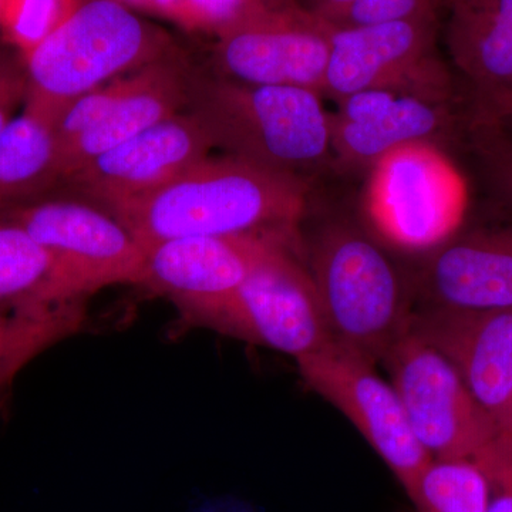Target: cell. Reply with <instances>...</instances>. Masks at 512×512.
Masks as SVG:
<instances>
[{"label":"cell","mask_w":512,"mask_h":512,"mask_svg":"<svg viewBox=\"0 0 512 512\" xmlns=\"http://www.w3.org/2000/svg\"><path fill=\"white\" fill-rule=\"evenodd\" d=\"M301 249L332 339L380 362L410 329L414 291L377 234L328 221Z\"/></svg>","instance_id":"3957f363"},{"label":"cell","mask_w":512,"mask_h":512,"mask_svg":"<svg viewBox=\"0 0 512 512\" xmlns=\"http://www.w3.org/2000/svg\"><path fill=\"white\" fill-rule=\"evenodd\" d=\"M367 212L377 237L404 251L429 252L457 231L456 174L429 144L394 151L373 168Z\"/></svg>","instance_id":"8fae6325"},{"label":"cell","mask_w":512,"mask_h":512,"mask_svg":"<svg viewBox=\"0 0 512 512\" xmlns=\"http://www.w3.org/2000/svg\"><path fill=\"white\" fill-rule=\"evenodd\" d=\"M491 487L480 464L433 458L409 498L419 512H487Z\"/></svg>","instance_id":"603a6c76"},{"label":"cell","mask_w":512,"mask_h":512,"mask_svg":"<svg viewBox=\"0 0 512 512\" xmlns=\"http://www.w3.org/2000/svg\"><path fill=\"white\" fill-rule=\"evenodd\" d=\"M185 111L225 156L309 183L333 168L330 113L315 90L190 73Z\"/></svg>","instance_id":"7a4b0ae2"},{"label":"cell","mask_w":512,"mask_h":512,"mask_svg":"<svg viewBox=\"0 0 512 512\" xmlns=\"http://www.w3.org/2000/svg\"><path fill=\"white\" fill-rule=\"evenodd\" d=\"M443 35L470 107L512 111V0H447Z\"/></svg>","instance_id":"e0dca14e"},{"label":"cell","mask_w":512,"mask_h":512,"mask_svg":"<svg viewBox=\"0 0 512 512\" xmlns=\"http://www.w3.org/2000/svg\"><path fill=\"white\" fill-rule=\"evenodd\" d=\"M413 286L420 308L512 311V220L457 229L427 252Z\"/></svg>","instance_id":"5bb4252c"},{"label":"cell","mask_w":512,"mask_h":512,"mask_svg":"<svg viewBox=\"0 0 512 512\" xmlns=\"http://www.w3.org/2000/svg\"><path fill=\"white\" fill-rule=\"evenodd\" d=\"M188 77L190 73L175 52L127 74L119 99L106 119L60 156L62 181L111 148L184 111Z\"/></svg>","instance_id":"ac0fdd59"},{"label":"cell","mask_w":512,"mask_h":512,"mask_svg":"<svg viewBox=\"0 0 512 512\" xmlns=\"http://www.w3.org/2000/svg\"><path fill=\"white\" fill-rule=\"evenodd\" d=\"M476 463L480 464L490 481L487 512H512V439L503 437Z\"/></svg>","instance_id":"83f0119b"},{"label":"cell","mask_w":512,"mask_h":512,"mask_svg":"<svg viewBox=\"0 0 512 512\" xmlns=\"http://www.w3.org/2000/svg\"><path fill=\"white\" fill-rule=\"evenodd\" d=\"M117 2L123 3L126 6H133V8L148 9L151 0H117Z\"/></svg>","instance_id":"4dcf8cb0"},{"label":"cell","mask_w":512,"mask_h":512,"mask_svg":"<svg viewBox=\"0 0 512 512\" xmlns=\"http://www.w3.org/2000/svg\"><path fill=\"white\" fill-rule=\"evenodd\" d=\"M271 2L279 6V8H291V6L301 5V0H271Z\"/></svg>","instance_id":"1f68e13d"},{"label":"cell","mask_w":512,"mask_h":512,"mask_svg":"<svg viewBox=\"0 0 512 512\" xmlns=\"http://www.w3.org/2000/svg\"><path fill=\"white\" fill-rule=\"evenodd\" d=\"M301 244L276 241L231 295L188 320L298 360L332 340Z\"/></svg>","instance_id":"5b68a950"},{"label":"cell","mask_w":512,"mask_h":512,"mask_svg":"<svg viewBox=\"0 0 512 512\" xmlns=\"http://www.w3.org/2000/svg\"><path fill=\"white\" fill-rule=\"evenodd\" d=\"M309 181L241 158L205 157L156 190L106 207L141 248L168 239L261 235L301 242Z\"/></svg>","instance_id":"6da1fadb"},{"label":"cell","mask_w":512,"mask_h":512,"mask_svg":"<svg viewBox=\"0 0 512 512\" xmlns=\"http://www.w3.org/2000/svg\"><path fill=\"white\" fill-rule=\"evenodd\" d=\"M211 148L204 128L184 110L94 158L67 181L109 207L167 184Z\"/></svg>","instance_id":"2e32d148"},{"label":"cell","mask_w":512,"mask_h":512,"mask_svg":"<svg viewBox=\"0 0 512 512\" xmlns=\"http://www.w3.org/2000/svg\"><path fill=\"white\" fill-rule=\"evenodd\" d=\"M55 123L25 106L0 134V214L62 181Z\"/></svg>","instance_id":"d6986e66"},{"label":"cell","mask_w":512,"mask_h":512,"mask_svg":"<svg viewBox=\"0 0 512 512\" xmlns=\"http://www.w3.org/2000/svg\"><path fill=\"white\" fill-rule=\"evenodd\" d=\"M275 9L282 8L271 0H151L147 10L184 28L220 37Z\"/></svg>","instance_id":"cb8c5ba5"},{"label":"cell","mask_w":512,"mask_h":512,"mask_svg":"<svg viewBox=\"0 0 512 512\" xmlns=\"http://www.w3.org/2000/svg\"><path fill=\"white\" fill-rule=\"evenodd\" d=\"M124 77L111 80L92 92L83 94L79 99L72 101L57 117L55 131L59 158L67 148L72 147L77 140L86 136L106 119L123 90Z\"/></svg>","instance_id":"484cf974"},{"label":"cell","mask_w":512,"mask_h":512,"mask_svg":"<svg viewBox=\"0 0 512 512\" xmlns=\"http://www.w3.org/2000/svg\"><path fill=\"white\" fill-rule=\"evenodd\" d=\"M84 0H3L0 28L10 46L25 59L62 28Z\"/></svg>","instance_id":"d4e9b609"},{"label":"cell","mask_w":512,"mask_h":512,"mask_svg":"<svg viewBox=\"0 0 512 512\" xmlns=\"http://www.w3.org/2000/svg\"><path fill=\"white\" fill-rule=\"evenodd\" d=\"M330 35L332 25L303 6L275 9L217 37L215 59L222 76L237 82L322 94Z\"/></svg>","instance_id":"7c38bea8"},{"label":"cell","mask_w":512,"mask_h":512,"mask_svg":"<svg viewBox=\"0 0 512 512\" xmlns=\"http://www.w3.org/2000/svg\"><path fill=\"white\" fill-rule=\"evenodd\" d=\"M175 52L173 37L117 0H84L23 59L25 106L57 120L72 101Z\"/></svg>","instance_id":"277c9868"},{"label":"cell","mask_w":512,"mask_h":512,"mask_svg":"<svg viewBox=\"0 0 512 512\" xmlns=\"http://www.w3.org/2000/svg\"><path fill=\"white\" fill-rule=\"evenodd\" d=\"M410 330L446 357L505 437H512V311L416 308Z\"/></svg>","instance_id":"4fadbf2b"},{"label":"cell","mask_w":512,"mask_h":512,"mask_svg":"<svg viewBox=\"0 0 512 512\" xmlns=\"http://www.w3.org/2000/svg\"><path fill=\"white\" fill-rule=\"evenodd\" d=\"M441 19L335 28L322 96L340 101L373 89H416L456 96L460 84L437 53Z\"/></svg>","instance_id":"30bf717a"},{"label":"cell","mask_w":512,"mask_h":512,"mask_svg":"<svg viewBox=\"0 0 512 512\" xmlns=\"http://www.w3.org/2000/svg\"><path fill=\"white\" fill-rule=\"evenodd\" d=\"M447 0H359L340 13L329 25L335 28L403 22L443 16Z\"/></svg>","instance_id":"4316f807"},{"label":"cell","mask_w":512,"mask_h":512,"mask_svg":"<svg viewBox=\"0 0 512 512\" xmlns=\"http://www.w3.org/2000/svg\"><path fill=\"white\" fill-rule=\"evenodd\" d=\"M296 365L306 386L356 427L410 495L433 458L414 436L399 394L376 372V362L332 339Z\"/></svg>","instance_id":"ba28073f"},{"label":"cell","mask_w":512,"mask_h":512,"mask_svg":"<svg viewBox=\"0 0 512 512\" xmlns=\"http://www.w3.org/2000/svg\"><path fill=\"white\" fill-rule=\"evenodd\" d=\"M466 100L416 89H373L336 101L330 113L333 168L373 170L416 144L456 147Z\"/></svg>","instance_id":"9c48e42d"},{"label":"cell","mask_w":512,"mask_h":512,"mask_svg":"<svg viewBox=\"0 0 512 512\" xmlns=\"http://www.w3.org/2000/svg\"><path fill=\"white\" fill-rule=\"evenodd\" d=\"M28 96V74L22 57L10 55L0 49V134L10 121L15 119V111Z\"/></svg>","instance_id":"f1b7e54d"},{"label":"cell","mask_w":512,"mask_h":512,"mask_svg":"<svg viewBox=\"0 0 512 512\" xmlns=\"http://www.w3.org/2000/svg\"><path fill=\"white\" fill-rule=\"evenodd\" d=\"M356 2L359 0H301V5L312 15L329 23Z\"/></svg>","instance_id":"f546056e"},{"label":"cell","mask_w":512,"mask_h":512,"mask_svg":"<svg viewBox=\"0 0 512 512\" xmlns=\"http://www.w3.org/2000/svg\"><path fill=\"white\" fill-rule=\"evenodd\" d=\"M456 147L470 160L483 194L512 220V111L466 106Z\"/></svg>","instance_id":"44dd1931"},{"label":"cell","mask_w":512,"mask_h":512,"mask_svg":"<svg viewBox=\"0 0 512 512\" xmlns=\"http://www.w3.org/2000/svg\"><path fill=\"white\" fill-rule=\"evenodd\" d=\"M0 218L25 229L49 254L57 303L84 302L107 286L146 282L144 249L110 212L77 201H45Z\"/></svg>","instance_id":"8992f818"},{"label":"cell","mask_w":512,"mask_h":512,"mask_svg":"<svg viewBox=\"0 0 512 512\" xmlns=\"http://www.w3.org/2000/svg\"><path fill=\"white\" fill-rule=\"evenodd\" d=\"M84 302L55 308L0 306V394L40 353L76 335L86 323Z\"/></svg>","instance_id":"ffe728a7"},{"label":"cell","mask_w":512,"mask_h":512,"mask_svg":"<svg viewBox=\"0 0 512 512\" xmlns=\"http://www.w3.org/2000/svg\"><path fill=\"white\" fill-rule=\"evenodd\" d=\"M402 400L414 436L431 458L478 461L503 439L456 367L407 330L380 360Z\"/></svg>","instance_id":"52a82bcc"},{"label":"cell","mask_w":512,"mask_h":512,"mask_svg":"<svg viewBox=\"0 0 512 512\" xmlns=\"http://www.w3.org/2000/svg\"><path fill=\"white\" fill-rule=\"evenodd\" d=\"M52 279L45 249L25 229L0 218V306H63L55 301Z\"/></svg>","instance_id":"7402d4cb"},{"label":"cell","mask_w":512,"mask_h":512,"mask_svg":"<svg viewBox=\"0 0 512 512\" xmlns=\"http://www.w3.org/2000/svg\"><path fill=\"white\" fill-rule=\"evenodd\" d=\"M276 241L284 239L232 235L175 238L148 245L143 248L144 286L168 296L187 323L231 295Z\"/></svg>","instance_id":"9a60e30c"},{"label":"cell","mask_w":512,"mask_h":512,"mask_svg":"<svg viewBox=\"0 0 512 512\" xmlns=\"http://www.w3.org/2000/svg\"><path fill=\"white\" fill-rule=\"evenodd\" d=\"M3 0H0V12H2Z\"/></svg>","instance_id":"d6a6232c"}]
</instances>
